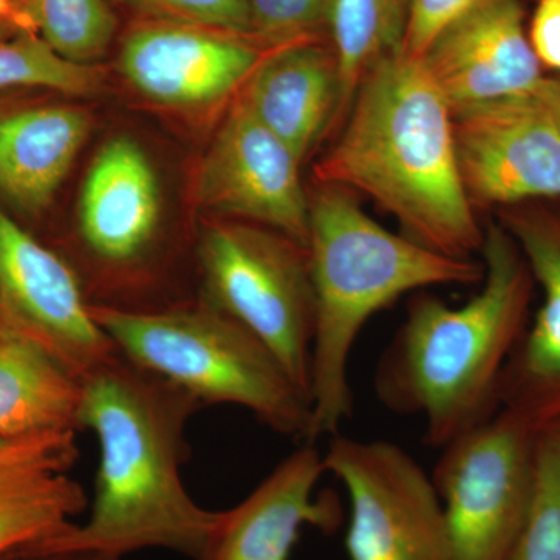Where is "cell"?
Returning <instances> with one entry per match:
<instances>
[{"label": "cell", "mask_w": 560, "mask_h": 560, "mask_svg": "<svg viewBox=\"0 0 560 560\" xmlns=\"http://www.w3.org/2000/svg\"><path fill=\"white\" fill-rule=\"evenodd\" d=\"M301 164L237 97L202 160L198 201L228 220L260 224L307 246L311 198Z\"/></svg>", "instance_id": "obj_11"}, {"label": "cell", "mask_w": 560, "mask_h": 560, "mask_svg": "<svg viewBox=\"0 0 560 560\" xmlns=\"http://www.w3.org/2000/svg\"><path fill=\"white\" fill-rule=\"evenodd\" d=\"M510 560H560V420L537 430L533 492Z\"/></svg>", "instance_id": "obj_23"}, {"label": "cell", "mask_w": 560, "mask_h": 560, "mask_svg": "<svg viewBox=\"0 0 560 560\" xmlns=\"http://www.w3.org/2000/svg\"><path fill=\"white\" fill-rule=\"evenodd\" d=\"M410 0H334L331 50L340 75V116H346L361 80L378 61L405 49Z\"/></svg>", "instance_id": "obj_20"}, {"label": "cell", "mask_w": 560, "mask_h": 560, "mask_svg": "<svg viewBox=\"0 0 560 560\" xmlns=\"http://www.w3.org/2000/svg\"><path fill=\"white\" fill-rule=\"evenodd\" d=\"M13 560H120L116 556L97 551H58L47 555L24 556Z\"/></svg>", "instance_id": "obj_30"}, {"label": "cell", "mask_w": 560, "mask_h": 560, "mask_svg": "<svg viewBox=\"0 0 560 560\" xmlns=\"http://www.w3.org/2000/svg\"><path fill=\"white\" fill-rule=\"evenodd\" d=\"M544 300L501 375L500 410L534 430L560 420V213L534 202L501 209Z\"/></svg>", "instance_id": "obj_14"}, {"label": "cell", "mask_w": 560, "mask_h": 560, "mask_svg": "<svg viewBox=\"0 0 560 560\" xmlns=\"http://www.w3.org/2000/svg\"><path fill=\"white\" fill-rule=\"evenodd\" d=\"M125 359L197 397L202 405H237L283 438L311 442L308 397L267 346L243 324L202 301L130 313L91 307Z\"/></svg>", "instance_id": "obj_5"}, {"label": "cell", "mask_w": 560, "mask_h": 560, "mask_svg": "<svg viewBox=\"0 0 560 560\" xmlns=\"http://www.w3.org/2000/svg\"><path fill=\"white\" fill-rule=\"evenodd\" d=\"M534 95L544 103L560 131V75L544 77L537 90L534 91Z\"/></svg>", "instance_id": "obj_29"}, {"label": "cell", "mask_w": 560, "mask_h": 560, "mask_svg": "<svg viewBox=\"0 0 560 560\" xmlns=\"http://www.w3.org/2000/svg\"><path fill=\"white\" fill-rule=\"evenodd\" d=\"M345 127L316 164L319 184L364 195L404 235L455 259L485 243L456 160L453 110L419 58L400 51L361 80Z\"/></svg>", "instance_id": "obj_2"}, {"label": "cell", "mask_w": 560, "mask_h": 560, "mask_svg": "<svg viewBox=\"0 0 560 560\" xmlns=\"http://www.w3.org/2000/svg\"><path fill=\"white\" fill-rule=\"evenodd\" d=\"M323 460L348 492L349 560H451L440 493L404 448L337 433Z\"/></svg>", "instance_id": "obj_8"}, {"label": "cell", "mask_w": 560, "mask_h": 560, "mask_svg": "<svg viewBox=\"0 0 560 560\" xmlns=\"http://www.w3.org/2000/svg\"><path fill=\"white\" fill-rule=\"evenodd\" d=\"M101 88L97 66L70 62L36 35L0 40V92L40 90L83 97Z\"/></svg>", "instance_id": "obj_22"}, {"label": "cell", "mask_w": 560, "mask_h": 560, "mask_svg": "<svg viewBox=\"0 0 560 560\" xmlns=\"http://www.w3.org/2000/svg\"><path fill=\"white\" fill-rule=\"evenodd\" d=\"M268 50L232 33L145 20L125 36L119 69L132 90L161 108H213L241 94Z\"/></svg>", "instance_id": "obj_12"}, {"label": "cell", "mask_w": 560, "mask_h": 560, "mask_svg": "<svg viewBox=\"0 0 560 560\" xmlns=\"http://www.w3.org/2000/svg\"><path fill=\"white\" fill-rule=\"evenodd\" d=\"M334 0H246L253 39L265 50L319 40Z\"/></svg>", "instance_id": "obj_24"}, {"label": "cell", "mask_w": 560, "mask_h": 560, "mask_svg": "<svg viewBox=\"0 0 560 560\" xmlns=\"http://www.w3.org/2000/svg\"><path fill=\"white\" fill-rule=\"evenodd\" d=\"M121 2L139 11L149 21L198 25V27L253 39L246 0H121Z\"/></svg>", "instance_id": "obj_25"}, {"label": "cell", "mask_w": 560, "mask_h": 560, "mask_svg": "<svg viewBox=\"0 0 560 560\" xmlns=\"http://www.w3.org/2000/svg\"><path fill=\"white\" fill-rule=\"evenodd\" d=\"M453 135L474 208L560 198V131L534 92L455 110Z\"/></svg>", "instance_id": "obj_10"}, {"label": "cell", "mask_w": 560, "mask_h": 560, "mask_svg": "<svg viewBox=\"0 0 560 560\" xmlns=\"http://www.w3.org/2000/svg\"><path fill=\"white\" fill-rule=\"evenodd\" d=\"M238 97L304 162L340 116V75L334 50L320 40L270 50Z\"/></svg>", "instance_id": "obj_18"}, {"label": "cell", "mask_w": 560, "mask_h": 560, "mask_svg": "<svg viewBox=\"0 0 560 560\" xmlns=\"http://www.w3.org/2000/svg\"><path fill=\"white\" fill-rule=\"evenodd\" d=\"M480 254L478 293L460 307L429 294L412 300L374 372L383 407L423 419L438 451L500 411L501 375L528 326L534 279L517 243L490 224Z\"/></svg>", "instance_id": "obj_3"}, {"label": "cell", "mask_w": 560, "mask_h": 560, "mask_svg": "<svg viewBox=\"0 0 560 560\" xmlns=\"http://www.w3.org/2000/svg\"><path fill=\"white\" fill-rule=\"evenodd\" d=\"M308 260L315 294L311 442L340 433L352 416L349 361L368 320L404 294L480 285L482 261L455 259L372 220L355 194L319 184L311 198Z\"/></svg>", "instance_id": "obj_4"}, {"label": "cell", "mask_w": 560, "mask_h": 560, "mask_svg": "<svg viewBox=\"0 0 560 560\" xmlns=\"http://www.w3.org/2000/svg\"><path fill=\"white\" fill-rule=\"evenodd\" d=\"M201 408L197 397L121 353L86 378L81 429L101 448L90 517L35 555L97 551L121 559L167 550L197 559L220 512L200 506L180 478L190 452L187 425Z\"/></svg>", "instance_id": "obj_1"}, {"label": "cell", "mask_w": 560, "mask_h": 560, "mask_svg": "<svg viewBox=\"0 0 560 560\" xmlns=\"http://www.w3.org/2000/svg\"><path fill=\"white\" fill-rule=\"evenodd\" d=\"M324 474L323 453L302 442L246 499L219 512L195 560H290L302 529L331 534L340 528V500L330 492L316 493Z\"/></svg>", "instance_id": "obj_15"}, {"label": "cell", "mask_w": 560, "mask_h": 560, "mask_svg": "<svg viewBox=\"0 0 560 560\" xmlns=\"http://www.w3.org/2000/svg\"><path fill=\"white\" fill-rule=\"evenodd\" d=\"M453 113L533 94L544 80L518 0H485L448 22L420 57Z\"/></svg>", "instance_id": "obj_13"}, {"label": "cell", "mask_w": 560, "mask_h": 560, "mask_svg": "<svg viewBox=\"0 0 560 560\" xmlns=\"http://www.w3.org/2000/svg\"><path fill=\"white\" fill-rule=\"evenodd\" d=\"M0 28L14 35H35L31 21L21 9L20 0H0Z\"/></svg>", "instance_id": "obj_28"}, {"label": "cell", "mask_w": 560, "mask_h": 560, "mask_svg": "<svg viewBox=\"0 0 560 560\" xmlns=\"http://www.w3.org/2000/svg\"><path fill=\"white\" fill-rule=\"evenodd\" d=\"M14 92L0 98V197L39 217L90 138L91 116L75 103Z\"/></svg>", "instance_id": "obj_17"}, {"label": "cell", "mask_w": 560, "mask_h": 560, "mask_svg": "<svg viewBox=\"0 0 560 560\" xmlns=\"http://www.w3.org/2000/svg\"><path fill=\"white\" fill-rule=\"evenodd\" d=\"M77 431H47L0 447V558L35 555L68 533L88 508L70 469Z\"/></svg>", "instance_id": "obj_16"}, {"label": "cell", "mask_w": 560, "mask_h": 560, "mask_svg": "<svg viewBox=\"0 0 560 560\" xmlns=\"http://www.w3.org/2000/svg\"><path fill=\"white\" fill-rule=\"evenodd\" d=\"M13 559H16V558H0V560H13Z\"/></svg>", "instance_id": "obj_32"}, {"label": "cell", "mask_w": 560, "mask_h": 560, "mask_svg": "<svg viewBox=\"0 0 560 560\" xmlns=\"http://www.w3.org/2000/svg\"><path fill=\"white\" fill-rule=\"evenodd\" d=\"M5 442H9V441L2 440V438H0V447H2V445L5 444Z\"/></svg>", "instance_id": "obj_31"}, {"label": "cell", "mask_w": 560, "mask_h": 560, "mask_svg": "<svg viewBox=\"0 0 560 560\" xmlns=\"http://www.w3.org/2000/svg\"><path fill=\"white\" fill-rule=\"evenodd\" d=\"M20 5L35 35L75 65L95 66L116 35L106 0H20Z\"/></svg>", "instance_id": "obj_21"}, {"label": "cell", "mask_w": 560, "mask_h": 560, "mask_svg": "<svg viewBox=\"0 0 560 560\" xmlns=\"http://www.w3.org/2000/svg\"><path fill=\"white\" fill-rule=\"evenodd\" d=\"M0 324L40 342L81 382L120 355L92 318L68 260L36 241L2 208Z\"/></svg>", "instance_id": "obj_9"}, {"label": "cell", "mask_w": 560, "mask_h": 560, "mask_svg": "<svg viewBox=\"0 0 560 560\" xmlns=\"http://www.w3.org/2000/svg\"><path fill=\"white\" fill-rule=\"evenodd\" d=\"M537 430L500 410L445 445L434 482L451 560H510L528 512Z\"/></svg>", "instance_id": "obj_7"}, {"label": "cell", "mask_w": 560, "mask_h": 560, "mask_svg": "<svg viewBox=\"0 0 560 560\" xmlns=\"http://www.w3.org/2000/svg\"><path fill=\"white\" fill-rule=\"evenodd\" d=\"M529 43L540 65L560 75V0H539L530 22Z\"/></svg>", "instance_id": "obj_27"}, {"label": "cell", "mask_w": 560, "mask_h": 560, "mask_svg": "<svg viewBox=\"0 0 560 560\" xmlns=\"http://www.w3.org/2000/svg\"><path fill=\"white\" fill-rule=\"evenodd\" d=\"M0 327H2V326H0Z\"/></svg>", "instance_id": "obj_33"}, {"label": "cell", "mask_w": 560, "mask_h": 560, "mask_svg": "<svg viewBox=\"0 0 560 560\" xmlns=\"http://www.w3.org/2000/svg\"><path fill=\"white\" fill-rule=\"evenodd\" d=\"M481 2L485 0H410L405 54L420 57L448 22Z\"/></svg>", "instance_id": "obj_26"}, {"label": "cell", "mask_w": 560, "mask_h": 560, "mask_svg": "<svg viewBox=\"0 0 560 560\" xmlns=\"http://www.w3.org/2000/svg\"><path fill=\"white\" fill-rule=\"evenodd\" d=\"M195 259L201 300L256 335L311 400L315 294L307 246L260 224L212 221L198 232Z\"/></svg>", "instance_id": "obj_6"}, {"label": "cell", "mask_w": 560, "mask_h": 560, "mask_svg": "<svg viewBox=\"0 0 560 560\" xmlns=\"http://www.w3.org/2000/svg\"><path fill=\"white\" fill-rule=\"evenodd\" d=\"M83 382L21 331L0 327V438L81 430Z\"/></svg>", "instance_id": "obj_19"}]
</instances>
